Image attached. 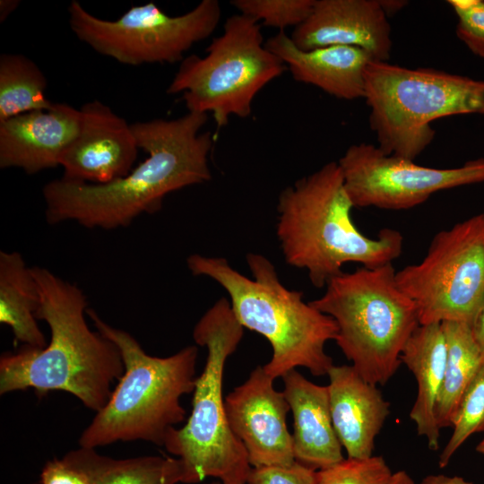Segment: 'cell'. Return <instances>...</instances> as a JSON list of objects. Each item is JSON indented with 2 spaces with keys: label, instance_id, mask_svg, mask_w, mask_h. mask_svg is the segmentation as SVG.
I'll list each match as a JSON object with an SVG mask.
<instances>
[{
  "label": "cell",
  "instance_id": "18",
  "mask_svg": "<svg viewBox=\"0 0 484 484\" xmlns=\"http://www.w3.org/2000/svg\"><path fill=\"white\" fill-rule=\"evenodd\" d=\"M265 47L282 61L296 81L338 99H364L365 70L372 60L365 50L351 46L302 50L284 31L268 39Z\"/></svg>",
  "mask_w": 484,
  "mask_h": 484
},
{
  "label": "cell",
  "instance_id": "15",
  "mask_svg": "<svg viewBox=\"0 0 484 484\" xmlns=\"http://www.w3.org/2000/svg\"><path fill=\"white\" fill-rule=\"evenodd\" d=\"M290 39L302 50L357 47L374 61H388L392 48L388 16L378 0H315Z\"/></svg>",
  "mask_w": 484,
  "mask_h": 484
},
{
  "label": "cell",
  "instance_id": "31",
  "mask_svg": "<svg viewBox=\"0 0 484 484\" xmlns=\"http://www.w3.org/2000/svg\"><path fill=\"white\" fill-rule=\"evenodd\" d=\"M419 484H473L460 476H446L444 474H430L426 476Z\"/></svg>",
  "mask_w": 484,
  "mask_h": 484
},
{
  "label": "cell",
  "instance_id": "28",
  "mask_svg": "<svg viewBox=\"0 0 484 484\" xmlns=\"http://www.w3.org/2000/svg\"><path fill=\"white\" fill-rule=\"evenodd\" d=\"M458 22L456 35L474 54L484 58V1L450 0Z\"/></svg>",
  "mask_w": 484,
  "mask_h": 484
},
{
  "label": "cell",
  "instance_id": "29",
  "mask_svg": "<svg viewBox=\"0 0 484 484\" xmlns=\"http://www.w3.org/2000/svg\"><path fill=\"white\" fill-rule=\"evenodd\" d=\"M38 484H91L81 447L44 466Z\"/></svg>",
  "mask_w": 484,
  "mask_h": 484
},
{
  "label": "cell",
  "instance_id": "4",
  "mask_svg": "<svg viewBox=\"0 0 484 484\" xmlns=\"http://www.w3.org/2000/svg\"><path fill=\"white\" fill-rule=\"evenodd\" d=\"M246 258L252 278L223 257L194 254L186 264L193 275L206 276L220 285L238 323L269 341L272 356L263 368L273 380L298 367L315 376L327 375L333 363L325 344L336 338L335 321L306 303L301 291L287 289L264 255L249 253Z\"/></svg>",
  "mask_w": 484,
  "mask_h": 484
},
{
  "label": "cell",
  "instance_id": "7",
  "mask_svg": "<svg viewBox=\"0 0 484 484\" xmlns=\"http://www.w3.org/2000/svg\"><path fill=\"white\" fill-rule=\"evenodd\" d=\"M392 264L341 272L310 303L336 323L335 341L367 381L385 385L419 325L415 303L397 285Z\"/></svg>",
  "mask_w": 484,
  "mask_h": 484
},
{
  "label": "cell",
  "instance_id": "11",
  "mask_svg": "<svg viewBox=\"0 0 484 484\" xmlns=\"http://www.w3.org/2000/svg\"><path fill=\"white\" fill-rule=\"evenodd\" d=\"M67 11L70 28L81 41L128 65L181 63L186 51L213 33L221 17L217 0H203L177 16L168 15L153 2L132 6L115 21L92 15L77 0Z\"/></svg>",
  "mask_w": 484,
  "mask_h": 484
},
{
  "label": "cell",
  "instance_id": "19",
  "mask_svg": "<svg viewBox=\"0 0 484 484\" xmlns=\"http://www.w3.org/2000/svg\"><path fill=\"white\" fill-rule=\"evenodd\" d=\"M281 378L294 419L295 461L314 471L341 462L342 446L333 425L327 385L307 380L296 369Z\"/></svg>",
  "mask_w": 484,
  "mask_h": 484
},
{
  "label": "cell",
  "instance_id": "30",
  "mask_svg": "<svg viewBox=\"0 0 484 484\" xmlns=\"http://www.w3.org/2000/svg\"><path fill=\"white\" fill-rule=\"evenodd\" d=\"M315 471L297 462L289 466L252 467L246 484H315Z\"/></svg>",
  "mask_w": 484,
  "mask_h": 484
},
{
  "label": "cell",
  "instance_id": "1",
  "mask_svg": "<svg viewBox=\"0 0 484 484\" xmlns=\"http://www.w3.org/2000/svg\"><path fill=\"white\" fill-rule=\"evenodd\" d=\"M208 114L187 112L174 118L131 124L139 149L148 157L126 176L96 185L64 178L42 190L49 224L73 221L87 229L129 226L143 213H155L167 194L212 179L211 132H201Z\"/></svg>",
  "mask_w": 484,
  "mask_h": 484
},
{
  "label": "cell",
  "instance_id": "5",
  "mask_svg": "<svg viewBox=\"0 0 484 484\" xmlns=\"http://www.w3.org/2000/svg\"><path fill=\"white\" fill-rule=\"evenodd\" d=\"M87 315L119 350L124 373L81 434L80 446L96 449L131 441L163 445L169 431L186 419L180 400L194 390L198 348L189 345L169 357L151 356L132 334L108 324L93 309L88 308Z\"/></svg>",
  "mask_w": 484,
  "mask_h": 484
},
{
  "label": "cell",
  "instance_id": "13",
  "mask_svg": "<svg viewBox=\"0 0 484 484\" xmlns=\"http://www.w3.org/2000/svg\"><path fill=\"white\" fill-rule=\"evenodd\" d=\"M262 366L226 398L230 429L244 445L251 467L289 466L295 461L286 418L290 405Z\"/></svg>",
  "mask_w": 484,
  "mask_h": 484
},
{
  "label": "cell",
  "instance_id": "6",
  "mask_svg": "<svg viewBox=\"0 0 484 484\" xmlns=\"http://www.w3.org/2000/svg\"><path fill=\"white\" fill-rule=\"evenodd\" d=\"M244 335V327L226 298L218 299L198 320L194 342L207 350L196 378L192 411L186 424L171 428L163 446L184 466V483L212 477L221 484H246L251 470L246 449L228 423L222 395L224 367Z\"/></svg>",
  "mask_w": 484,
  "mask_h": 484
},
{
  "label": "cell",
  "instance_id": "14",
  "mask_svg": "<svg viewBox=\"0 0 484 484\" xmlns=\"http://www.w3.org/2000/svg\"><path fill=\"white\" fill-rule=\"evenodd\" d=\"M80 111V131L59 160L62 178L103 185L126 176L139 149L131 124L98 99Z\"/></svg>",
  "mask_w": 484,
  "mask_h": 484
},
{
  "label": "cell",
  "instance_id": "20",
  "mask_svg": "<svg viewBox=\"0 0 484 484\" xmlns=\"http://www.w3.org/2000/svg\"><path fill=\"white\" fill-rule=\"evenodd\" d=\"M446 340L441 324H419L401 355L402 363L414 376L418 393L410 412L419 436L428 447L439 449L440 428L436 408L443 385L446 361Z\"/></svg>",
  "mask_w": 484,
  "mask_h": 484
},
{
  "label": "cell",
  "instance_id": "3",
  "mask_svg": "<svg viewBox=\"0 0 484 484\" xmlns=\"http://www.w3.org/2000/svg\"><path fill=\"white\" fill-rule=\"evenodd\" d=\"M354 207L336 161L283 189L277 203L276 235L290 266L305 269L313 286L322 288L348 263L366 267L392 264L402 251L398 230L383 229L376 238L360 232Z\"/></svg>",
  "mask_w": 484,
  "mask_h": 484
},
{
  "label": "cell",
  "instance_id": "8",
  "mask_svg": "<svg viewBox=\"0 0 484 484\" xmlns=\"http://www.w3.org/2000/svg\"><path fill=\"white\" fill-rule=\"evenodd\" d=\"M364 99L378 148L414 160L433 141L431 123L449 116H484V81L432 68L371 60Z\"/></svg>",
  "mask_w": 484,
  "mask_h": 484
},
{
  "label": "cell",
  "instance_id": "22",
  "mask_svg": "<svg viewBox=\"0 0 484 484\" xmlns=\"http://www.w3.org/2000/svg\"><path fill=\"white\" fill-rule=\"evenodd\" d=\"M441 324L447 350L444 382L436 408L440 428L451 427L463 393L484 362L471 325L457 322Z\"/></svg>",
  "mask_w": 484,
  "mask_h": 484
},
{
  "label": "cell",
  "instance_id": "24",
  "mask_svg": "<svg viewBox=\"0 0 484 484\" xmlns=\"http://www.w3.org/2000/svg\"><path fill=\"white\" fill-rule=\"evenodd\" d=\"M46 76L22 54L0 56V123L31 111L48 110L54 103L45 91Z\"/></svg>",
  "mask_w": 484,
  "mask_h": 484
},
{
  "label": "cell",
  "instance_id": "37",
  "mask_svg": "<svg viewBox=\"0 0 484 484\" xmlns=\"http://www.w3.org/2000/svg\"><path fill=\"white\" fill-rule=\"evenodd\" d=\"M220 484H221V483H220Z\"/></svg>",
  "mask_w": 484,
  "mask_h": 484
},
{
  "label": "cell",
  "instance_id": "26",
  "mask_svg": "<svg viewBox=\"0 0 484 484\" xmlns=\"http://www.w3.org/2000/svg\"><path fill=\"white\" fill-rule=\"evenodd\" d=\"M315 0H232L239 13L279 29L298 27L310 14Z\"/></svg>",
  "mask_w": 484,
  "mask_h": 484
},
{
  "label": "cell",
  "instance_id": "10",
  "mask_svg": "<svg viewBox=\"0 0 484 484\" xmlns=\"http://www.w3.org/2000/svg\"><path fill=\"white\" fill-rule=\"evenodd\" d=\"M419 324H475L484 307V213L435 235L424 258L396 272Z\"/></svg>",
  "mask_w": 484,
  "mask_h": 484
},
{
  "label": "cell",
  "instance_id": "12",
  "mask_svg": "<svg viewBox=\"0 0 484 484\" xmlns=\"http://www.w3.org/2000/svg\"><path fill=\"white\" fill-rule=\"evenodd\" d=\"M337 162L354 207L410 209L438 191L484 182V158L458 168L437 169L362 143L350 145Z\"/></svg>",
  "mask_w": 484,
  "mask_h": 484
},
{
  "label": "cell",
  "instance_id": "16",
  "mask_svg": "<svg viewBox=\"0 0 484 484\" xmlns=\"http://www.w3.org/2000/svg\"><path fill=\"white\" fill-rule=\"evenodd\" d=\"M82 115L69 104L54 103L0 123V168H18L36 174L59 166L80 131Z\"/></svg>",
  "mask_w": 484,
  "mask_h": 484
},
{
  "label": "cell",
  "instance_id": "34",
  "mask_svg": "<svg viewBox=\"0 0 484 484\" xmlns=\"http://www.w3.org/2000/svg\"><path fill=\"white\" fill-rule=\"evenodd\" d=\"M18 0L0 1V21L3 22L19 5Z\"/></svg>",
  "mask_w": 484,
  "mask_h": 484
},
{
  "label": "cell",
  "instance_id": "32",
  "mask_svg": "<svg viewBox=\"0 0 484 484\" xmlns=\"http://www.w3.org/2000/svg\"><path fill=\"white\" fill-rule=\"evenodd\" d=\"M471 328L473 336L484 355V307Z\"/></svg>",
  "mask_w": 484,
  "mask_h": 484
},
{
  "label": "cell",
  "instance_id": "36",
  "mask_svg": "<svg viewBox=\"0 0 484 484\" xmlns=\"http://www.w3.org/2000/svg\"><path fill=\"white\" fill-rule=\"evenodd\" d=\"M476 451L477 453L484 456V437L477 445Z\"/></svg>",
  "mask_w": 484,
  "mask_h": 484
},
{
  "label": "cell",
  "instance_id": "23",
  "mask_svg": "<svg viewBox=\"0 0 484 484\" xmlns=\"http://www.w3.org/2000/svg\"><path fill=\"white\" fill-rule=\"evenodd\" d=\"M81 450L91 484L184 483L183 462L176 457L146 455L114 459L98 454L93 448L81 447Z\"/></svg>",
  "mask_w": 484,
  "mask_h": 484
},
{
  "label": "cell",
  "instance_id": "9",
  "mask_svg": "<svg viewBox=\"0 0 484 484\" xmlns=\"http://www.w3.org/2000/svg\"><path fill=\"white\" fill-rule=\"evenodd\" d=\"M205 51L183 59L167 93H183L188 112L212 113L219 128L231 116L249 117L257 93L287 68L265 47L260 23L241 13L226 20Z\"/></svg>",
  "mask_w": 484,
  "mask_h": 484
},
{
  "label": "cell",
  "instance_id": "35",
  "mask_svg": "<svg viewBox=\"0 0 484 484\" xmlns=\"http://www.w3.org/2000/svg\"><path fill=\"white\" fill-rule=\"evenodd\" d=\"M390 484H415L412 478L405 471L393 472Z\"/></svg>",
  "mask_w": 484,
  "mask_h": 484
},
{
  "label": "cell",
  "instance_id": "21",
  "mask_svg": "<svg viewBox=\"0 0 484 484\" xmlns=\"http://www.w3.org/2000/svg\"><path fill=\"white\" fill-rule=\"evenodd\" d=\"M39 295L31 267L16 251L0 252V323L10 327L14 341L43 349L46 338L36 316Z\"/></svg>",
  "mask_w": 484,
  "mask_h": 484
},
{
  "label": "cell",
  "instance_id": "2",
  "mask_svg": "<svg viewBox=\"0 0 484 484\" xmlns=\"http://www.w3.org/2000/svg\"><path fill=\"white\" fill-rule=\"evenodd\" d=\"M39 303L36 316L50 330L43 349L23 346L0 359V393L34 389L39 395L64 391L99 411L124 373L116 344L87 324V298L74 283L50 270L31 267Z\"/></svg>",
  "mask_w": 484,
  "mask_h": 484
},
{
  "label": "cell",
  "instance_id": "33",
  "mask_svg": "<svg viewBox=\"0 0 484 484\" xmlns=\"http://www.w3.org/2000/svg\"><path fill=\"white\" fill-rule=\"evenodd\" d=\"M378 2L387 16L397 13L408 4V2L404 0H378Z\"/></svg>",
  "mask_w": 484,
  "mask_h": 484
},
{
  "label": "cell",
  "instance_id": "17",
  "mask_svg": "<svg viewBox=\"0 0 484 484\" xmlns=\"http://www.w3.org/2000/svg\"><path fill=\"white\" fill-rule=\"evenodd\" d=\"M333 425L349 458L373 455L375 440L390 414V403L377 385L351 365H333L327 373Z\"/></svg>",
  "mask_w": 484,
  "mask_h": 484
},
{
  "label": "cell",
  "instance_id": "25",
  "mask_svg": "<svg viewBox=\"0 0 484 484\" xmlns=\"http://www.w3.org/2000/svg\"><path fill=\"white\" fill-rule=\"evenodd\" d=\"M451 427L453 433L438 459L441 469L471 435L484 432V362L463 393Z\"/></svg>",
  "mask_w": 484,
  "mask_h": 484
},
{
  "label": "cell",
  "instance_id": "27",
  "mask_svg": "<svg viewBox=\"0 0 484 484\" xmlns=\"http://www.w3.org/2000/svg\"><path fill=\"white\" fill-rule=\"evenodd\" d=\"M393 472L381 455L344 458L315 471V484H390Z\"/></svg>",
  "mask_w": 484,
  "mask_h": 484
}]
</instances>
